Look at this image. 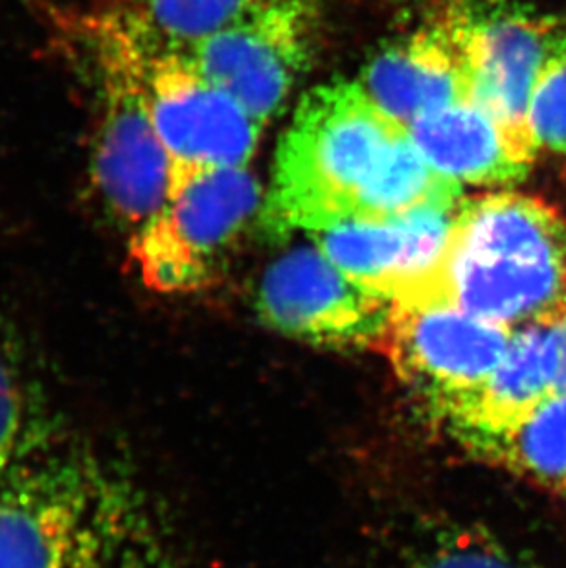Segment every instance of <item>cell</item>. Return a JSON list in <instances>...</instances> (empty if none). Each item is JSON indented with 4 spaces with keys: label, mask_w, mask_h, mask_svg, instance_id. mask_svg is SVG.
<instances>
[{
    "label": "cell",
    "mask_w": 566,
    "mask_h": 568,
    "mask_svg": "<svg viewBox=\"0 0 566 568\" xmlns=\"http://www.w3.org/2000/svg\"><path fill=\"white\" fill-rule=\"evenodd\" d=\"M405 568H546L481 526H434L412 550Z\"/></svg>",
    "instance_id": "cell-18"
},
{
    "label": "cell",
    "mask_w": 566,
    "mask_h": 568,
    "mask_svg": "<svg viewBox=\"0 0 566 568\" xmlns=\"http://www.w3.org/2000/svg\"><path fill=\"white\" fill-rule=\"evenodd\" d=\"M408 131L428 166L459 186L512 189L537 159L532 145L471 98L428 111Z\"/></svg>",
    "instance_id": "cell-12"
},
{
    "label": "cell",
    "mask_w": 566,
    "mask_h": 568,
    "mask_svg": "<svg viewBox=\"0 0 566 568\" xmlns=\"http://www.w3.org/2000/svg\"><path fill=\"white\" fill-rule=\"evenodd\" d=\"M58 414L36 355L0 316V483L54 447Z\"/></svg>",
    "instance_id": "cell-15"
},
{
    "label": "cell",
    "mask_w": 566,
    "mask_h": 568,
    "mask_svg": "<svg viewBox=\"0 0 566 568\" xmlns=\"http://www.w3.org/2000/svg\"><path fill=\"white\" fill-rule=\"evenodd\" d=\"M528 131L537 153L566 159V28L546 58L529 97Z\"/></svg>",
    "instance_id": "cell-19"
},
{
    "label": "cell",
    "mask_w": 566,
    "mask_h": 568,
    "mask_svg": "<svg viewBox=\"0 0 566 568\" xmlns=\"http://www.w3.org/2000/svg\"><path fill=\"white\" fill-rule=\"evenodd\" d=\"M550 324L556 344V394H566V307L552 316Z\"/></svg>",
    "instance_id": "cell-20"
},
{
    "label": "cell",
    "mask_w": 566,
    "mask_h": 568,
    "mask_svg": "<svg viewBox=\"0 0 566 568\" xmlns=\"http://www.w3.org/2000/svg\"><path fill=\"white\" fill-rule=\"evenodd\" d=\"M313 0H276L188 50L210 81L254 119H276L315 54Z\"/></svg>",
    "instance_id": "cell-7"
},
{
    "label": "cell",
    "mask_w": 566,
    "mask_h": 568,
    "mask_svg": "<svg viewBox=\"0 0 566 568\" xmlns=\"http://www.w3.org/2000/svg\"><path fill=\"white\" fill-rule=\"evenodd\" d=\"M145 495L92 450L50 447L0 483V568H159Z\"/></svg>",
    "instance_id": "cell-2"
},
{
    "label": "cell",
    "mask_w": 566,
    "mask_h": 568,
    "mask_svg": "<svg viewBox=\"0 0 566 568\" xmlns=\"http://www.w3.org/2000/svg\"><path fill=\"white\" fill-rule=\"evenodd\" d=\"M257 321L283 337L327 349L381 352L394 304L347 278L315 243L269 263L256 285Z\"/></svg>",
    "instance_id": "cell-6"
},
{
    "label": "cell",
    "mask_w": 566,
    "mask_h": 568,
    "mask_svg": "<svg viewBox=\"0 0 566 568\" xmlns=\"http://www.w3.org/2000/svg\"><path fill=\"white\" fill-rule=\"evenodd\" d=\"M462 186L428 166L411 131L361 83L307 92L280 140L262 226L311 236L347 221L391 220L458 203Z\"/></svg>",
    "instance_id": "cell-1"
},
{
    "label": "cell",
    "mask_w": 566,
    "mask_h": 568,
    "mask_svg": "<svg viewBox=\"0 0 566 568\" xmlns=\"http://www.w3.org/2000/svg\"><path fill=\"white\" fill-rule=\"evenodd\" d=\"M142 50L151 119L170 153L171 173L249 166L265 125L188 55Z\"/></svg>",
    "instance_id": "cell-9"
},
{
    "label": "cell",
    "mask_w": 566,
    "mask_h": 568,
    "mask_svg": "<svg viewBox=\"0 0 566 568\" xmlns=\"http://www.w3.org/2000/svg\"><path fill=\"white\" fill-rule=\"evenodd\" d=\"M276 0H133L117 10L139 43L151 52L188 50Z\"/></svg>",
    "instance_id": "cell-17"
},
{
    "label": "cell",
    "mask_w": 566,
    "mask_h": 568,
    "mask_svg": "<svg viewBox=\"0 0 566 568\" xmlns=\"http://www.w3.org/2000/svg\"><path fill=\"white\" fill-rule=\"evenodd\" d=\"M358 83L386 114L406 128L428 111L469 98L464 61L442 13L381 50Z\"/></svg>",
    "instance_id": "cell-13"
},
{
    "label": "cell",
    "mask_w": 566,
    "mask_h": 568,
    "mask_svg": "<svg viewBox=\"0 0 566 568\" xmlns=\"http://www.w3.org/2000/svg\"><path fill=\"white\" fill-rule=\"evenodd\" d=\"M100 83V124L94 140V183L111 214L131 234L166 203L171 159L144 85V50L117 11L83 22Z\"/></svg>",
    "instance_id": "cell-4"
},
{
    "label": "cell",
    "mask_w": 566,
    "mask_h": 568,
    "mask_svg": "<svg viewBox=\"0 0 566 568\" xmlns=\"http://www.w3.org/2000/svg\"><path fill=\"white\" fill-rule=\"evenodd\" d=\"M456 204L391 220L347 221L310 237L347 278L397 306L431 284L447 247Z\"/></svg>",
    "instance_id": "cell-11"
},
{
    "label": "cell",
    "mask_w": 566,
    "mask_h": 568,
    "mask_svg": "<svg viewBox=\"0 0 566 568\" xmlns=\"http://www.w3.org/2000/svg\"><path fill=\"white\" fill-rule=\"evenodd\" d=\"M416 301L447 302L512 329L550 321L566 307L565 215L517 190L459 199L442 262Z\"/></svg>",
    "instance_id": "cell-3"
},
{
    "label": "cell",
    "mask_w": 566,
    "mask_h": 568,
    "mask_svg": "<svg viewBox=\"0 0 566 568\" xmlns=\"http://www.w3.org/2000/svg\"><path fill=\"white\" fill-rule=\"evenodd\" d=\"M265 197L249 166L171 173L166 203L129 240L140 278L166 295L206 290L262 220Z\"/></svg>",
    "instance_id": "cell-5"
},
{
    "label": "cell",
    "mask_w": 566,
    "mask_h": 568,
    "mask_svg": "<svg viewBox=\"0 0 566 568\" xmlns=\"http://www.w3.org/2000/svg\"><path fill=\"white\" fill-rule=\"evenodd\" d=\"M556 394V344L550 321L513 332L492 376L431 419L451 436L459 430L495 429L512 424Z\"/></svg>",
    "instance_id": "cell-14"
},
{
    "label": "cell",
    "mask_w": 566,
    "mask_h": 568,
    "mask_svg": "<svg viewBox=\"0 0 566 568\" xmlns=\"http://www.w3.org/2000/svg\"><path fill=\"white\" fill-rule=\"evenodd\" d=\"M513 332L447 302H405L394 306L381 354L431 418L492 376Z\"/></svg>",
    "instance_id": "cell-8"
},
{
    "label": "cell",
    "mask_w": 566,
    "mask_h": 568,
    "mask_svg": "<svg viewBox=\"0 0 566 568\" xmlns=\"http://www.w3.org/2000/svg\"><path fill=\"white\" fill-rule=\"evenodd\" d=\"M465 453L566 495V394H554L512 424L449 436Z\"/></svg>",
    "instance_id": "cell-16"
},
{
    "label": "cell",
    "mask_w": 566,
    "mask_h": 568,
    "mask_svg": "<svg viewBox=\"0 0 566 568\" xmlns=\"http://www.w3.org/2000/svg\"><path fill=\"white\" fill-rule=\"evenodd\" d=\"M442 17L458 44L471 100L535 150L528 131L529 97L562 27L550 17L508 6L456 2Z\"/></svg>",
    "instance_id": "cell-10"
}]
</instances>
